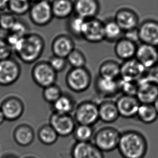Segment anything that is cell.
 Listing matches in <instances>:
<instances>
[{"mask_svg":"<svg viewBox=\"0 0 158 158\" xmlns=\"http://www.w3.org/2000/svg\"><path fill=\"white\" fill-rule=\"evenodd\" d=\"M117 149L123 158H144L148 152V142L141 133L127 131L121 133Z\"/></svg>","mask_w":158,"mask_h":158,"instance_id":"6da1fadb","label":"cell"},{"mask_svg":"<svg viewBox=\"0 0 158 158\" xmlns=\"http://www.w3.org/2000/svg\"><path fill=\"white\" fill-rule=\"evenodd\" d=\"M45 48L43 37L37 34H30L24 37L22 44L15 53L26 64H32L40 58Z\"/></svg>","mask_w":158,"mask_h":158,"instance_id":"7a4b0ae2","label":"cell"},{"mask_svg":"<svg viewBox=\"0 0 158 158\" xmlns=\"http://www.w3.org/2000/svg\"><path fill=\"white\" fill-rule=\"evenodd\" d=\"M92 76L85 67L71 68L65 76V83L69 90L75 93L85 92L90 88Z\"/></svg>","mask_w":158,"mask_h":158,"instance_id":"3957f363","label":"cell"},{"mask_svg":"<svg viewBox=\"0 0 158 158\" xmlns=\"http://www.w3.org/2000/svg\"><path fill=\"white\" fill-rule=\"evenodd\" d=\"M121 133L117 129L112 127H104L99 129L94 135V144L104 152L117 149Z\"/></svg>","mask_w":158,"mask_h":158,"instance_id":"277c9868","label":"cell"},{"mask_svg":"<svg viewBox=\"0 0 158 158\" xmlns=\"http://www.w3.org/2000/svg\"><path fill=\"white\" fill-rule=\"evenodd\" d=\"M73 112L78 124L93 126L99 120L98 105L94 102L83 101L76 106Z\"/></svg>","mask_w":158,"mask_h":158,"instance_id":"5b68a950","label":"cell"},{"mask_svg":"<svg viewBox=\"0 0 158 158\" xmlns=\"http://www.w3.org/2000/svg\"><path fill=\"white\" fill-rule=\"evenodd\" d=\"M31 73L35 83L43 89L55 84L57 79V73L46 61L36 63L32 67Z\"/></svg>","mask_w":158,"mask_h":158,"instance_id":"8992f818","label":"cell"},{"mask_svg":"<svg viewBox=\"0 0 158 158\" xmlns=\"http://www.w3.org/2000/svg\"><path fill=\"white\" fill-rule=\"evenodd\" d=\"M29 13L32 23L40 27L47 26L54 17L52 3L49 0H40L34 2V4L31 6Z\"/></svg>","mask_w":158,"mask_h":158,"instance_id":"52a82bcc","label":"cell"},{"mask_svg":"<svg viewBox=\"0 0 158 158\" xmlns=\"http://www.w3.org/2000/svg\"><path fill=\"white\" fill-rule=\"evenodd\" d=\"M21 74V68L16 60L9 58L0 60V85L8 86L16 83Z\"/></svg>","mask_w":158,"mask_h":158,"instance_id":"ba28073f","label":"cell"},{"mask_svg":"<svg viewBox=\"0 0 158 158\" xmlns=\"http://www.w3.org/2000/svg\"><path fill=\"white\" fill-rule=\"evenodd\" d=\"M49 124L59 137H67L73 135L76 127L73 116L53 112L49 118Z\"/></svg>","mask_w":158,"mask_h":158,"instance_id":"9c48e42d","label":"cell"},{"mask_svg":"<svg viewBox=\"0 0 158 158\" xmlns=\"http://www.w3.org/2000/svg\"><path fill=\"white\" fill-rule=\"evenodd\" d=\"M0 109L6 120L14 122L19 119L24 111V105L21 99L10 96L4 99L0 105Z\"/></svg>","mask_w":158,"mask_h":158,"instance_id":"30bf717a","label":"cell"},{"mask_svg":"<svg viewBox=\"0 0 158 158\" xmlns=\"http://www.w3.org/2000/svg\"><path fill=\"white\" fill-rule=\"evenodd\" d=\"M147 69L135 58L126 60L120 64V77L137 81L145 76Z\"/></svg>","mask_w":158,"mask_h":158,"instance_id":"8fae6325","label":"cell"},{"mask_svg":"<svg viewBox=\"0 0 158 158\" xmlns=\"http://www.w3.org/2000/svg\"><path fill=\"white\" fill-rule=\"evenodd\" d=\"M135 96L141 104H153L158 97V85L148 81L143 76L137 81Z\"/></svg>","mask_w":158,"mask_h":158,"instance_id":"7c38bea8","label":"cell"},{"mask_svg":"<svg viewBox=\"0 0 158 158\" xmlns=\"http://www.w3.org/2000/svg\"><path fill=\"white\" fill-rule=\"evenodd\" d=\"M120 117L130 119L136 117L140 103L135 96L122 94L115 101Z\"/></svg>","mask_w":158,"mask_h":158,"instance_id":"4fadbf2b","label":"cell"},{"mask_svg":"<svg viewBox=\"0 0 158 158\" xmlns=\"http://www.w3.org/2000/svg\"><path fill=\"white\" fill-rule=\"evenodd\" d=\"M82 39L91 43H99L104 41V22L96 17L87 19Z\"/></svg>","mask_w":158,"mask_h":158,"instance_id":"5bb4252c","label":"cell"},{"mask_svg":"<svg viewBox=\"0 0 158 158\" xmlns=\"http://www.w3.org/2000/svg\"><path fill=\"white\" fill-rule=\"evenodd\" d=\"M139 41L156 47L158 45V22L148 19L138 27Z\"/></svg>","mask_w":158,"mask_h":158,"instance_id":"9a60e30c","label":"cell"},{"mask_svg":"<svg viewBox=\"0 0 158 158\" xmlns=\"http://www.w3.org/2000/svg\"><path fill=\"white\" fill-rule=\"evenodd\" d=\"M135 58L147 70L158 63V52L156 46L141 43L137 47Z\"/></svg>","mask_w":158,"mask_h":158,"instance_id":"2e32d148","label":"cell"},{"mask_svg":"<svg viewBox=\"0 0 158 158\" xmlns=\"http://www.w3.org/2000/svg\"><path fill=\"white\" fill-rule=\"evenodd\" d=\"M73 158H104L100 149L90 141H77L71 150Z\"/></svg>","mask_w":158,"mask_h":158,"instance_id":"e0dca14e","label":"cell"},{"mask_svg":"<svg viewBox=\"0 0 158 158\" xmlns=\"http://www.w3.org/2000/svg\"><path fill=\"white\" fill-rule=\"evenodd\" d=\"M114 19L124 33L136 29L139 27V17L134 11L129 9L119 10Z\"/></svg>","mask_w":158,"mask_h":158,"instance_id":"ac0fdd59","label":"cell"},{"mask_svg":"<svg viewBox=\"0 0 158 158\" xmlns=\"http://www.w3.org/2000/svg\"><path fill=\"white\" fill-rule=\"evenodd\" d=\"M94 89L99 96L110 98L120 93L118 80L109 79L98 75L94 81Z\"/></svg>","mask_w":158,"mask_h":158,"instance_id":"d6986e66","label":"cell"},{"mask_svg":"<svg viewBox=\"0 0 158 158\" xmlns=\"http://www.w3.org/2000/svg\"><path fill=\"white\" fill-rule=\"evenodd\" d=\"M73 6L75 15L86 20L96 17L100 8L98 0H75Z\"/></svg>","mask_w":158,"mask_h":158,"instance_id":"ffe728a7","label":"cell"},{"mask_svg":"<svg viewBox=\"0 0 158 158\" xmlns=\"http://www.w3.org/2000/svg\"><path fill=\"white\" fill-rule=\"evenodd\" d=\"M73 39L66 35H60L53 39L52 44L53 55L66 58L75 49Z\"/></svg>","mask_w":158,"mask_h":158,"instance_id":"44dd1931","label":"cell"},{"mask_svg":"<svg viewBox=\"0 0 158 158\" xmlns=\"http://www.w3.org/2000/svg\"><path fill=\"white\" fill-rule=\"evenodd\" d=\"M137 47V43L123 37L115 42L114 51L116 56L124 61L135 58Z\"/></svg>","mask_w":158,"mask_h":158,"instance_id":"7402d4cb","label":"cell"},{"mask_svg":"<svg viewBox=\"0 0 158 158\" xmlns=\"http://www.w3.org/2000/svg\"><path fill=\"white\" fill-rule=\"evenodd\" d=\"M98 110L99 120L106 124L114 123L120 117L115 102L103 101L99 104Z\"/></svg>","mask_w":158,"mask_h":158,"instance_id":"603a6c76","label":"cell"},{"mask_svg":"<svg viewBox=\"0 0 158 158\" xmlns=\"http://www.w3.org/2000/svg\"><path fill=\"white\" fill-rule=\"evenodd\" d=\"M13 137L18 145L23 147L28 146L34 140V130L28 124H21L15 128Z\"/></svg>","mask_w":158,"mask_h":158,"instance_id":"cb8c5ba5","label":"cell"},{"mask_svg":"<svg viewBox=\"0 0 158 158\" xmlns=\"http://www.w3.org/2000/svg\"><path fill=\"white\" fill-rule=\"evenodd\" d=\"M51 3L53 16L58 19L69 18L74 13L73 2L71 0H53Z\"/></svg>","mask_w":158,"mask_h":158,"instance_id":"d4e9b609","label":"cell"},{"mask_svg":"<svg viewBox=\"0 0 158 158\" xmlns=\"http://www.w3.org/2000/svg\"><path fill=\"white\" fill-rule=\"evenodd\" d=\"M52 105L53 112L65 114H71L76 107L74 99L67 94H63Z\"/></svg>","mask_w":158,"mask_h":158,"instance_id":"484cf974","label":"cell"},{"mask_svg":"<svg viewBox=\"0 0 158 158\" xmlns=\"http://www.w3.org/2000/svg\"><path fill=\"white\" fill-rule=\"evenodd\" d=\"M98 75L106 78L118 80L120 77V64L114 60H105L99 68Z\"/></svg>","mask_w":158,"mask_h":158,"instance_id":"4316f807","label":"cell"},{"mask_svg":"<svg viewBox=\"0 0 158 158\" xmlns=\"http://www.w3.org/2000/svg\"><path fill=\"white\" fill-rule=\"evenodd\" d=\"M136 117L143 123L151 124L157 120L158 113L153 104H140Z\"/></svg>","mask_w":158,"mask_h":158,"instance_id":"83f0119b","label":"cell"},{"mask_svg":"<svg viewBox=\"0 0 158 158\" xmlns=\"http://www.w3.org/2000/svg\"><path fill=\"white\" fill-rule=\"evenodd\" d=\"M105 41L109 42H116L122 38L124 32L114 19H108L104 22Z\"/></svg>","mask_w":158,"mask_h":158,"instance_id":"f1b7e54d","label":"cell"},{"mask_svg":"<svg viewBox=\"0 0 158 158\" xmlns=\"http://www.w3.org/2000/svg\"><path fill=\"white\" fill-rule=\"evenodd\" d=\"M37 136L41 143L47 146L52 145L55 143L59 137L49 124L41 126L37 133Z\"/></svg>","mask_w":158,"mask_h":158,"instance_id":"f546056e","label":"cell"},{"mask_svg":"<svg viewBox=\"0 0 158 158\" xmlns=\"http://www.w3.org/2000/svg\"><path fill=\"white\" fill-rule=\"evenodd\" d=\"M86 19L75 15L69 19L68 28L71 34L77 39H82Z\"/></svg>","mask_w":158,"mask_h":158,"instance_id":"4dcf8cb0","label":"cell"},{"mask_svg":"<svg viewBox=\"0 0 158 158\" xmlns=\"http://www.w3.org/2000/svg\"><path fill=\"white\" fill-rule=\"evenodd\" d=\"M31 3L30 0H9L7 8L14 15L22 16L29 11Z\"/></svg>","mask_w":158,"mask_h":158,"instance_id":"1f68e13d","label":"cell"},{"mask_svg":"<svg viewBox=\"0 0 158 158\" xmlns=\"http://www.w3.org/2000/svg\"><path fill=\"white\" fill-rule=\"evenodd\" d=\"M73 135L77 141H90L94 137V130L93 126L78 124Z\"/></svg>","mask_w":158,"mask_h":158,"instance_id":"d6a6232c","label":"cell"},{"mask_svg":"<svg viewBox=\"0 0 158 158\" xmlns=\"http://www.w3.org/2000/svg\"><path fill=\"white\" fill-rule=\"evenodd\" d=\"M66 58L68 63L71 68H77L85 67L86 58L83 52L80 50L75 48Z\"/></svg>","mask_w":158,"mask_h":158,"instance_id":"836d02e7","label":"cell"},{"mask_svg":"<svg viewBox=\"0 0 158 158\" xmlns=\"http://www.w3.org/2000/svg\"><path fill=\"white\" fill-rule=\"evenodd\" d=\"M62 94L63 92L61 89L56 83L43 88L42 92L43 99L50 104L55 103Z\"/></svg>","mask_w":158,"mask_h":158,"instance_id":"e575fe53","label":"cell"},{"mask_svg":"<svg viewBox=\"0 0 158 158\" xmlns=\"http://www.w3.org/2000/svg\"><path fill=\"white\" fill-rule=\"evenodd\" d=\"M120 93L122 94L135 96L138 89L137 81H131L120 78L118 79Z\"/></svg>","mask_w":158,"mask_h":158,"instance_id":"d590c367","label":"cell"},{"mask_svg":"<svg viewBox=\"0 0 158 158\" xmlns=\"http://www.w3.org/2000/svg\"><path fill=\"white\" fill-rule=\"evenodd\" d=\"M15 16L10 11L0 13V28L10 31L16 21Z\"/></svg>","mask_w":158,"mask_h":158,"instance_id":"8d00e7d4","label":"cell"},{"mask_svg":"<svg viewBox=\"0 0 158 158\" xmlns=\"http://www.w3.org/2000/svg\"><path fill=\"white\" fill-rule=\"evenodd\" d=\"M48 62H49L52 68L57 73L64 71L66 68L67 65L68 64L66 58L61 57L55 55L50 58Z\"/></svg>","mask_w":158,"mask_h":158,"instance_id":"74e56055","label":"cell"},{"mask_svg":"<svg viewBox=\"0 0 158 158\" xmlns=\"http://www.w3.org/2000/svg\"><path fill=\"white\" fill-rule=\"evenodd\" d=\"M8 32L13 33L21 37H24L28 35V28L25 23L20 20H17L15 22L12 28Z\"/></svg>","mask_w":158,"mask_h":158,"instance_id":"f35d334b","label":"cell"},{"mask_svg":"<svg viewBox=\"0 0 158 158\" xmlns=\"http://www.w3.org/2000/svg\"><path fill=\"white\" fill-rule=\"evenodd\" d=\"M13 50L5 38H0V60L11 57Z\"/></svg>","mask_w":158,"mask_h":158,"instance_id":"ab89813d","label":"cell"},{"mask_svg":"<svg viewBox=\"0 0 158 158\" xmlns=\"http://www.w3.org/2000/svg\"><path fill=\"white\" fill-rule=\"evenodd\" d=\"M144 77L148 81L158 85V63L148 69Z\"/></svg>","mask_w":158,"mask_h":158,"instance_id":"60d3db41","label":"cell"},{"mask_svg":"<svg viewBox=\"0 0 158 158\" xmlns=\"http://www.w3.org/2000/svg\"><path fill=\"white\" fill-rule=\"evenodd\" d=\"M9 0H0V11L4 10L7 8Z\"/></svg>","mask_w":158,"mask_h":158,"instance_id":"b9f144b4","label":"cell"},{"mask_svg":"<svg viewBox=\"0 0 158 158\" xmlns=\"http://www.w3.org/2000/svg\"><path fill=\"white\" fill-rule=\"evenodd\" d=\"M5 120H6V119L4 117V114L2 112V110L0 109V125H1L4 123Z\"/></svg>","mask_w":158,"mask_h":158,"instance_id":"7bdbcfd3","label":"cell"},{"mask_svg":"<svg viewBox=\"0 0 158 158\" xmlns=\"http://www.w3.org/2000/svg\"><path fill=\"white\" fill-rule=\"evenodd\" d=\"M153 105H154V106L156 107V111H157L158 113V98L156 99V101L154 102V103H153Z\"/></svg>","mask_w":158,"mask_h":158,"instance_id":"ee69618b","label":"cell"},{"mask_svg":"<svg viewBox=\"0 0 158 158\" xmlns=\"http://www.w3.org/2000/svg\"><path fill=\"white\" fill-rule=\"evenodd\" d=\"M4 158H17L16 156H6Z\"/></svg>","mask_w":158,"mask_h":158,"instance_id":"f6af8a7d","label":"cell"},{"mask_svg":"<svg viewBox=\"0 0 158 158\" xmlns=\"http://www.w3.org/2000/svg\"><path fill=\"white\" fill-rule=\"evenodd\" d=\"M30 1L31 2H36L39 1H40V0H30Z\"/></svg>","mask_w":158,"mask_h":158,"instance_id":"bcb514c9","label":"cell"},{"mask_svg":"<svg viewBox=\"0 0 158 158\" xmlns=\"http://www.w3.org/2000/svg\"><path fill=\"white\" fill-rule=\"evenodd\" d=\"M156 49H157V50H158V45H157V46H156Z\"/></svg>","mask_w":158,"mask_h":158,"instance_id":"7dc6e473","label":"cell"},{"mask_svg":"<svg viewBox=\"0 0 158 158\" xmlns=\"http://www.w3.org/2000/svg\"><path fill=\"white\" fill-rule=\"evenodd\" d=\"M33 158V157H27V158Z\"/></svg>","mask_w":158,"mask_h":158,"instance_id":"c3c4849f","label":"cell"},{"mask_svg":"<svg viewBox=\"0 0 158 158\" xmlns=\"http://www.w3.org/2000/svg\"><path fill=\"white\" fill-rule=\"evenodd\" d=\"M0 29H1V28H0Z\"/></svg>","mask_w":158,"mask_h":158,"instance_id":"681fc988","label":"cell"}]
</instances>
